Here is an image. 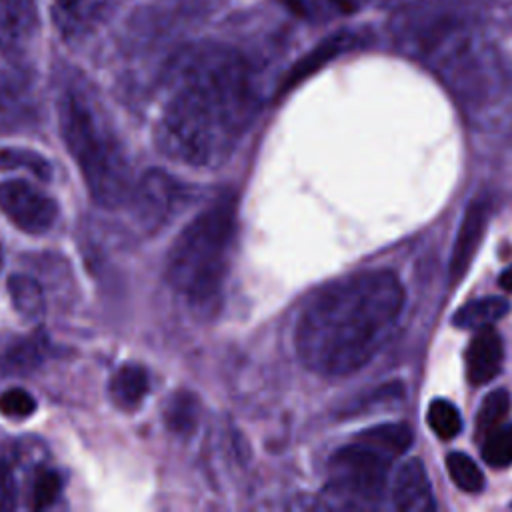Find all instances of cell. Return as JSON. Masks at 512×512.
Masks as SVG:
<instances>
[{"instance_id":"cell-15","label":"cell","mask_w":512,"mask_h":512,"mask_svg":"<svg viewBox=\"0 0 512 512\" xmlns=\"http://www.w3.org/2000/svg\"><path fill=\"white\" fill-rule=\"evenodd\" d=\"M54 18L66 36H78L92 28L98 18V0H54Z\"/></svg>"},{"instance_id":"cell-21","label":"cell","mask_w":512,"mask_h":512,"mask_svg":"<svg viewBox=\"0 0 512 512\" xmlns=\"http://www.w3.org/2000/svg\"><path fill=\"white\" fill-rule=\"evenodd\" d=\"M446 468H448L452 482L460 490L474 494L484 488V474L470 456H466L462 452H452L446 458Z\"/></svg>"},{"instance_id":"cell-25","label":"cell","mask_w":512,"mask_h":512,"mask_svg":"<svg viewBox=\"0 0 512 512\" xmlns=\"http://www.w3.org/2000/svg\"><path fill=\"white\" fill-rule=\"evenodd\" d=\"M36 410V400L24 388H8L0 394V412L8 418H28Z\"/></svg>"},{"instance_id":"cell-17","label":"cell","mask_w":512,"mask_h":512,"mask_svg":"<svg viewBox=\"0 0 512 512\" xmlns=\"http://www.w3.org/2000/svg\"><path fill=\"white\" fill-rule=\"evenodd\" d=\"M46 338L44 336H30V338H24L20 342H14L4 358H2V366L8 370V372H16V374H26L30 370H34L44 354H46Z\"/></svg>"},{"instance_id":"cell-19","label":"cell","mask_w":512,"mask_h":512,"mask_svg":"<svg viewBox=\"0 0 512 512\" xmlns=\"http://www.w3.org/2000/svg\"><path fill=\"white\" fill-rule=\"evenodd\" d=\"M0 168L2 170H22L24 168L40 180H50V176H52L50 162L42 154H38L34 150H26V148H2L0 150Z\"/></svg>"},{"instance_id":"cell-7","label":"cell","mask_w":512,"mask_h":512,"mask_svg":"<svg viewBox=\"0 0 512 512\" xmlns=\"http://www.w3.org/2000/svg\"><path fill=\"white\" fill-rule=\"evenodd\" d=\"M186 190L162 170L146 172L130 190L136 220L150 232L164 226L182 206Z\"/></svg>"},{"instance_id":"cell-28","label":"cell","mask_w":512,"mask_h":512,"mask_svg":"<svg viewBox=\"0 0 512 512\" xmlns=\"http://www.w3.org/2000/svg\"><path fill=\"white\" fill-rule=\"evenodd\" d=\"M0 268H2V248H0Z\"/></svg>"},{"instance_id":"cell-10","label":"cell","mask_w":512,"mask_h":512,"mask_svg":"<svg viewBox=\"0 0 512 512\" xmlns=\"http://www.w3.org/2000/svg\"><path fill=\"white\" fill-rule=\"evenodd\" d=\"M392 498L402 512H432L436 508L426 468L418 458H410L398 468Z\"/></svg>"},{"instance_id":"cell-4","label":"cell","mask_w":512,"mask_h":512,"mask_svg":"<svg viewBox=\"0 0 512 512\" xmlns=\"http://www.w3.org/2000/svg\"><path fill=\"white\" fill-rule=\"evenodd\" d=\"M234 222V202L220 198L174 240L166 260V278L188 304L206 308L218 300L228 268Z\"/></svg>"},{"instance_id":"cell-5","label":"cell","mask_w":512,"mask_h":512,"mask_svg":"<svg viewBox=\"0 0 512 512\" xmlns=\"http://www.w3.org/2000/svg\"><path fill=\"white\" fill-rule=\"evenodd\" d=\"M392 460H396L392 454L358 434L352 444L340 448L330 458V488L340 498H352L356 502H376L386 486V476Z\"/></svg>"},{"instance_id":"cell-13","label":"cell","mask_w":512,"mask_h":512,"mask_svg":"<svg viewBox=\"0 0 512 512\" xmlns=\"http://www.w3.org/2000/svg\"><path fill=\"white\" fill-rule=\"evenodd\" d=\"M8 294H10L14 310L22 318L36 322L44 316V312H46L44 290L38 284V280H34L32 276H26V274L10 276L8 278Z\"/></svg>"},{"instance_id":"cell-26","label":"cell","mask_w":512,"mask_h":512,"mask_svg":"<svg viewBox=\"0 0 512 512\" xmlns=\"http://www.w3.org/2000/svg\"><path fill=\"white\" fill-rule=\"evenodd\" d=\"M18 504V490L12 466L0 458V512L14 510Z\"/></svg>"},{"instance_id":"cell-14","label":"cell","mask_w":512,"mask_h":512,"mask_svg":"<svg viewBox=\"0 0 512 512\" xmlns=\"http://www.w3.org/2000/svg\"><path fill=\"white\" fill-rule=\"evenodd\" d=\"M508 300L500 296H488L478 298L472 302H466L452 318L454 326L464 330H480L486 326H492L496 320L508 314Z\"/></svg>"},{"instance_id":"cell-24","label":"cell","mask_w":512,"mask_h":512,"mask_svg":"<svg viewBox=\"0 0 512 512\" xmlns=\"http://www.w3.org/2000/svg\"><path fill=\"white\" fill-rule=\"evenodd\" d=\"M196 420V402L188 394H178L170 400L166 410V424L174 432H188Z\"/></svg>"},{"instance_id":"cell-18","label":"cell","mask_w":512,"mask_h":512,"mask_svg":"<svg viewBox=\"0 0 512 512\" xmlns=\"http://www.w3.org/2000/svg\"><path fill=\"white\" fill-rule=\"evenodd\" d=\"M510 408H512V398H510L508 390L490 392L480 404V410L476 416V434L480 438H484L494 428L504 424L510 414Z\"/></svg>"},{"instance_id":"cell-9","label":"cell","mask_w":512,"mask_h":512,"mask_svg":"<svg viewBox=\"0 0 512 512\" xmlns=\"http://www.w3.org/2000/svg\"><path fill=\"white\" fill-rule=\"evenodd\" d=\"M488 216H490L488 200L480 198V200L470 202V206L462 218V224L458 228L454 250L450 256V266H448L450 284L458 282L466 274V270L482 242V236H484V230L488 224Z\"/></svg>"},{"instance_id":"cell-3","label":"cell","mask_w":512,"mask_h":512,"mask_svg":"<svg viewBox=\"0 0 512 512\" xmlns=\"http://www.w3.org/2000/svg\"><path fill=\"white\" fill-rule=\"evenodd\" d=\"M58 126L92 200L108 208L124 202L134 186L130 158L98 100L78 84L64 88Z\"/></svg>"},{"instance_id":"cell-23","label":"cell","mask_w":512,"mask_h":512,"mask_svg":"<svg viewBox=\"0 0 512 512\" xmlns=\"http://www.w3.org/2000/svg\"><path fill=\"white\" fill-rule=\"evenodd\" d=\"M62 490V478L58 472L44 468L38 470L34 476V484H32V498L30 504L34 510H44L48 506H52Z\"/></svg>"},{"instance_id":"cell-22","label":"cell","mask_w":512,"mask_h":512,"mask_svg":"<svg viewBox=\"0 0 512 512\" xmlns=\"http://www.w3.org/2000/svg\"><path fill=\"white\" fill-rule=\"evenodd\" d=\"M426 418L432 432L442 440H450L462 430V416L458 408L448 400H432Z\"/></svg>"},{"instance_id":"cell-16","label":"cell","mask_w":512,"mask_h":512,"mask_svg":"<svg viewBox=\"0 0 512 512\" xmlns=\"http://www.w3.org/2000/svg\"><path fill=\"white\" fill-rule=\"evenodd\" d=\"M356 38L352 34H336L332 38H328L326 42H322L320 46H316L314 52H310L304 60H300L288 74L286 78V86H292L294 82L302 80L304 76H308L310 72H314L318 66H322L324 62L336 58L340 52H346L354 46Z\"/></svg>"},{"instance_id":"cell-2","label":"cell","mask_w":512,"mask_h":512,"mask_svg":"<svg viewBox=\"0 0 512 512\" xmlns=\"http://www.w3.org/2000/svg\"><path fill=\"white\" fill-rule=\"evenodd\" d=\"M404 306L392 270H366L320 290L296 326L302 364L320 376H346L368 364L388 342Z\"/></svg>"},{"instance_id":"cell-20","label":"cell","mask_w":512,"mask_h":512,"mask_svg":"<svg viewBox=\"0 0 512 512\" xmlns=\"http://www.w3.org/2000/svg\"><path fill=\"white\" fill-rule=\"evenodd\" d=\"M482 458L492 468H506L512 464V422H504L484 436Z\"/></svg>"},{"instance_id":"cell-8","label":"cell","mask_w":512,"mask_h":512,"mask_svg":"<svg viewBox=\"0 0 512 512\" xmlns=\"http://www.w3.org/2000/svg\"><path fill=\"white\" fill-rule=\"evenodd\" d=\"M38 36L36 0H0V52L12 64L30 56Z\"/></svg>"},{"instance_id":"cell-6","label":"cell","mask_w":512,"mask_h":512,"mask_svg":"<svg viewBox=\"0 0 512 512\" xmlns=\"http://www.w3.org/2000/svg\"><path fill=\"white\" fill-rule=\"evenodd\" d=\"M0 212L26 234H46L56 218L58 204L26 180L0 182Z\"/></svg>"},{"instance_id":"cell-27","label":"cell","mask_w":512,"mask_h":512,"mask_svg":"<svg viewBox=\"0 0 512 512\" xmlns=\"http://www.w3.org/2000/svg\"><path fill=\"white\" fill-rule=\"evenodd\" d=\"M498 284H500V288H504L506 292H512V266H508V268L500 274Z\"/></svg>"},{"instance_id":"cell-1","label":"cell","mask_w":512,"mask_h":512,"mask_svg":"<svg viewBox=\"0 0 512 512\" xmlns=\"http://www.w3.org/2000/svg\"><path fill=\"white\" fill-rule=\"evenodd\" d=\"M256 114L246 60L222 44H196L168 66L154 128L158 150L196 168L228 160Z\"/></svg>"},{"instance_id":"cell-12","label":"cell","mask_w":512,"mask_h":512,"mask_svg":"<svg viewBox=\"0 0 512 512\" xmlns=\"http://www.w3.org/2000/svg\"><path fill=\"white\" fill-rule=\"evenodd\" d=\"M148 388V372L140 364H124L110 378V398L124 412L136 410L146 398Z\"/></svg>"},{"instance_id":"cell-11","label":"cell","mask_w":512,"mask_h":512,"mask_svg":"<svg viewBox=\"0 0 512 512\" xmlns=\"http://www.w3.org/2000/svg\"><path fill=\"white\" fill-rule=\"evenodd\" d=\"M466 378L470 384L480 386L494 380L502 368L504 348L496 330L490 326L480 328L466 348Z\"/></svg>"}]
</instances>
